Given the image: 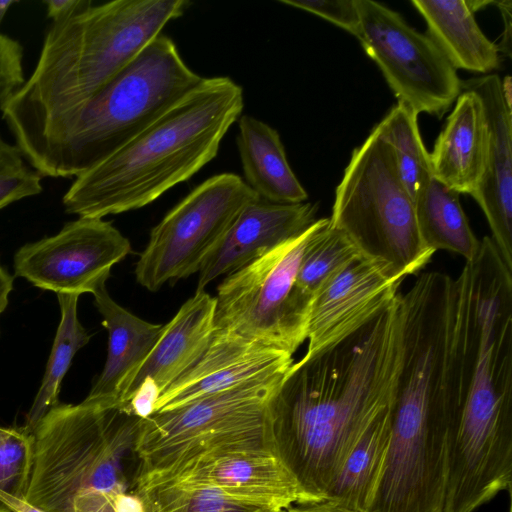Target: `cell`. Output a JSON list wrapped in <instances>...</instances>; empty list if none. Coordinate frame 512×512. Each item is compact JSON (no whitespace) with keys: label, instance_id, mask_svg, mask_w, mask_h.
Wrapping results in <instances>:
<instances>
[{"label":"cell","instance_id":"obj_1","mask_svg":"<svg viewBox=\"0 0 512 512\" xmlns=\"http://www.w3.org/2000/svg\"><path fill=\"white\" fill-rule=\"evenodd\" d=\"M398 295L354 333L304 354L270 399V450L294 479L300 503L325 499L362 432L391 402L400 354Z\"/></svg>","mask_w":512,"mask_h":512},{"label":"cell","instance_id":"obj_2","mask_svg":"<svg viewBox=\"0 0 512 512\" xmlns=\"http://www.w3.org/2000/svg\"><path fill=\"white\" fill-rule=\"evenodd\" d=\"M189 4L185 0L92 2L53 22L33 71L0 107L15 145L22 146L89 101Z\"/></svg>","mask_w":512,"mask_h":512},{"label":"cell","instance_id":"obj_3","mask_svg":"<svg viewBox=\"0 0 512 512\" xmlns=\"http://www.w3.org/2000/svg\"><path fill=\"white\" fill-rule=\"evenodd\" d=\"M243 107V89L231 78H202L137 136L74 178L62 198L65 212L104 218L152 203L216 156Z\"/></svg>","mask_w":512,"mask_h":512},{"label":"cell","instance_id":"obj_4","mask_svg":"<svg viewBox=\"0 0 512 512\" xmlns=\"http://www.w3.org/2000/svg\"><path fill=\"white\" fill-rule=\"evenodd\" d=\"M202 80L160 34L81 107L18 147L42 177L76 178L108 158Z\"/></svg>","mask_w":512,"mask_h":512},{"label":"cell","instance_id":"obj_5","mask_svg":"<svg viewBox=\"0 0 512 512\" xmlns=\"http://www.w3.org/2000/svg\"><path fill=\"white\" fill-rule=\"evenodd\" d=\"M459 385L449 350L406 342L390 405L391 431L370 512H444L450 429Z\"/></svg>","mask_w":512,"mask_h":512},{"label":"cell","instance_id":"obj_6","mask_svg":"<svg viewBox=\"0 0 512 512\" xmlns=\"http://www.w3.org/2000/svg\"><path fill=\"white\" fill-rule=\"evenodd\" d=\"M140 418L105 401L57 404L32 431L24 500L44 512H72L75 497L127 492L125 464L136 456Z\"/></svg>","mask_w":512,"mask_h":512},{"label":"cell","instance_id":"obj_7","mask_svg":"<svg viewBox=\"0 0 512 512\" xmlns=\"http://www.w3.org/2000/svg\"><path fill=\"white\" fill-rule=\"evenodd\" d=\"M329 222L363 257L382 264L401 282L421 271L435 254L421 238L414 200L377 125L352 152Z\"/></svg>","mask_w":512,"mask_h":512},{"label":"cell","instance_id":"obj_8","mask_svg":"<svg viewBox=\"0 0 512 512\" xmlns=\"http://www.w3.org/2000/svg\"><path fill=\"white\" fill-rule=\"evenodd\" d=\"M285 374L251 380L142 419L135 443L138 462L132 488L207 455L272 453L268 407Z\"/></svg>","mask_w":512,"mask_h":512},{"label":"cell","instance_id":"obj_9","mask_svg":"<svg viewBox=\"0 0 512 512\" xmlns=\"http://www.w3.org/2000/svg\"><path fill=\"white\" fill-rule=\"evenodd\" d=\"M317 220L224 278L215 297L214 330L234 332L291 355L298 350L307 339L312 298L298 288L296 277Z\"/></svg>","mask_w":512,"mask_h":512},{"label":"cell","instance_id":"obj_10","mask_svg":"<svg viewBox=\"0 0 512 512\" xmlns=\"http://www.w3.org/2000/svg\"><path fill=\"white\" fill-rule=\"evenodd\" d=\"M258 197L233 173L201 183L151 230L136 263L137 282L156 292L198 273L242 209Z\"/></svg>","mask_w":512,"mask_h":512},{"label":"cell","instance_id":"obj_11","mask_svg":"<svg viewBox=\"0 0 512 512\" xmlns=\"http://www.w3.org/2000/svg\"><path fill=\"white\" fill-rule=\"evenodd\" d=\"M357 35L365 53L378 65L398 102L417 115L441 118L462 91L456 69L427 35L400 14L372 0H356Z\"/></svg>","mask_w":512,"mask_h":512},{"label":"cell","instance_id":"obj_12","mask_svg":"<svg viewBox=\"0 0 512 512\" xmlns=\"http://www.w3.org/2000/svg\"><path fill=\"white\" fill-rule=\"evenodd\" d=\"M130 252L129 240L111 222L78 217L57 234L20 247L14 272L56 294H93Z\"/></svg>","mask_w":512,"mask_h":512},{"label":"cell","instance_id":"obj_13","mask_svg":"<svg viewBox=\"0 0 512 512\" xmlns=\"http://www.w3.org/2000/svg\"><path fill=\"white\" fill-rule=\"evenodd\" d=\"M401 283L376 261L363 256L353 260L313 296L305 354L354 333L395 300Z\"/></svg>","mask_w":512,"mask_h":512},{"label":"cell","instance_id":"obj_14","mask_svg":"<svg viewBox=\"0 0 512 512\" xmlns=\"http://www.w3.org/2000/svg\"><path fill=\"white\" fill-rule=\"evenodd\" d=\"M292 356L237 333L214 330L202 356L160 395L155 413L251 380L285 374L294 363Z\"/></svg>","mask_w":512,"mask_h":512},{"label":"cell","instance_id":"obj_15","mask_svg":"<svg viewBox=\"0 0 512 512\" xmlns=\"http://www.w3.org/2000/svg\"><path fill=\"white\" fill-rule=\"evenodd\" d=\"M168 483L207 485L240 499L282 509L301 502L294 479L269 452L200 457L134 486L133 492Z\"/></svg>","mask_w":512,"mask_h":512},{"label":"cell","instance_id":"obj_16","mask_svg":"<svg viewBox=\"0 0 512 512\" xmlns=\"http://www.w3.org/2000/svg\"><path fill=\"white\" fill-rule=\"evenodd\" d=\"M310 202L280 204L260 197L247 204L198 271L196 291L306 231L317 219Z\"/></svg>","mask_w":512,"mask_h":512},{"label":"cell","instance_id":"obj_17","mask_svg":"<svg viewBox=\"0 0 512 512\" xmlns=\"http://www.w3.org/2000/svg\"><path fill=\"white\" fill-rule=\"evenodd\" d=\"M481 98L488 127L484 174L472 195L482 209L504 264L512 271V114L501 91V78L487 74L462 83Z\"/></svg>","mask_w":512,"mask_h":512},{"label":"cell","instance_id":"obj_18","mask_svg":"<svg viewBox=\"0 0 512 512\" xmlns=\"http://www.w3.org/2000/svg\"><path fill=\"white\" fill-rule=\"evenodd\" d=\"M488 127L479 95L464 89L429 152L433 176L449 189L472 196L484 174Z\"/></svg>","mask_w":512,"mask_h":512},{"label":"cell","instance_id":"obj_19","mask_svg":"<svg viewBox=\"0 0 512 512\" xmlns=\"http://www.w3.org/2000/svg\"><path fill=\"white\" fill-rule=\"evenodd\" d=\"M215 297L196 291L165 325L124 394L119 409L145 379H151L161 394L204 353L214 333Z\"/></svg>","mask_w":512,"mask_h":512},{"label":"cell","instance_id":"obj_20","mask_svg":"<svg viewBox=\"0 0 512 512\" xmlns=\"http://www.w3.org/2000/svg\"><path fill=\"white\" fill-rule=\"evenodd\" d=\"M93 296L108 332V351L104 368L86 398L119 408L131 381L158 341L163 325L147 322L120 306L111 298L106 285Z\"/></svg>","mask_w":512,"mask_h":512},{"label":"cell","instance_id":"obj_21","mask_svg":"<svg viewBox=\"0 0 512 512\" xmlns=\"http://www.w3.org/2000/svg\"><path fill=\"white\" fill-rule=\"evenodd\" d=\"M427 24V35L457 70L489 73L498 69V45L478 26L465 0H413Z\"/></svg>","mask_w":512,"mask_h":512},{"label":"cell","instance_id":"obj_22","mask_svg":"<svg viewBox=\"0 0 512 512\" xmlns=\"http://www.w3.org/2000/svg\"><path fill=\"white\" fill-rule=\"evenodd\" d=\"M237 147L246 183L262 199L293 204L308 198L286 157L278 132L250 115L239 118Z\"/></svg>","mask_w":512,"mask_h":512},{"label":"cell","instance_id":"obj_23","mask_svg":"<svg viewBox=\"0 0 512 512\" xmlns=\"http://www.w3.org/2000/svg\"><path fill=\"white\" fill-rule=\"evenodd\" d=\"M390 405L391 402L362 432L324 500L335 501L356 512H370L389 447Z\"/></svg>","mask_w":512,"mask_h":512},{"label":"cell","instance_id":"obj_24","mask_svg":"<svg viewBox=\"0 0 512 512\" xmlns=\"http://www.w3.org/2000/svg\"><path fill=\"white\" fill-rule=\"evenodd\" d=\"M459 195L432 174L414 197L415 213L421 238L429 248L457 253L470 262L479 253L481 241L469 225Z\"/></svg>","mask_w":512,"mask_h":512},{"label":"cell","instance_id":"obj_25","mask_svg":"<svg viewBox=\"0 0 512 512\" xmlns=\"http://www.w3.org/2000/svg\"><path fill=\"white\" fill-rule=\"evenodd\" d=\"M61 311L51 353L45 373L31 408L26 414L24 431L31 434L40 420L55 405L61 382L78 350L84 347L91 335L82 326L77 315L78 295L57 294Z\"/></svg>","mask_w":512,"mask_h":512},{"label":"cell","instance_id":"obj_26","mask_svg":"<svg viewBox=\"0 0 512 512\" xmlns=\"http://www.w3.org/2000/svg\"><path fill=\"white\" fill-rule=\"evenodd\" d=\"M133 493L141 498L144 512H286L202 484L168 483Z\"/></svg>","mask_w":512,"mask_h":512},{"label":"cell","instance_id":"obj_27","mask_svg":"<svg viewBox=\"0 0 512 512\" xmlns=\"http://www.w3.org/2000/svg\"><path fill=\"white\" fill-rule=\"evenodd\" d=\"M417 117L411 108L398 102L377 124L392 149L399 178L413 200L432 175L430 155L421 139Z\"/></svg>","mask_w":512,"mask_h":512},{"label":"cell","instance_id":"obj_28","mask_svg":"<svg viewBox=\"0 0 512 512\" xmlns=\"http://www.w3.org/2000/svg\"><path fill=\"white\" fill-rule=\"evenodd\" d=\"M362 256L354 243L331 227L329 218L317 220L296 277L298 288L313 296L343 268Z\"/></svg>","mask_w":512,"mask_h":512},{"label":"cell","instance_id":"obj_29","mask_svg":"<svg viewBox=\"0 0 512 512\" xmlns=\"http://www.w3.org/2000/svg\"><path fill=\"white\" fill-rule=\"evenodd\" d=\"M32 436L0 426V491L24 499L32 467Z\"/></svg>","mask_w":512,"mask_h":512},{"label":"cell","instance_id":"obj_30","mask_svg":"<svg viewBox=\"0 0 512 512\" xmlns=\"http://www.w3.org/2000/svg\"><path fill=\"white\" fill-rule=\"evenodd\" d=\"M42 176L0 135V210L43 191Z\"/></svg>","mask_w":512,"mask_h":512},{"label":"cell","instance_id":"obj_31","mask_svg":"<svg viewBox=\"0 0 512 512\" xmlns=\"http://www.w3.org/2000/svg\"><path fill=\"white\" fill-rule=\"evenodd\" d=\"M292 6L317 15L357 37L360 17L356 0H280Z\"/></svg>","mask_w":512,"mask_h":512},{"label":"cell","instance_id":"obj_32","mask_svg":"<svg viewBox=\"0 0 512 512\" xmlns=\"http://www.w3.org/2000/svg\"><path fill=\"white\" fill-rule=\"evenodd\" d=\"M23 60L20 42L0 33V107L25 81Z\"/></svg>","mask_w":512,"mask_h":512},{"label":"cell","instance_id":"obj_33","mask_svg":"<svg viewBox=\"0 0 512 512\" xmlns=\"http://www.w3.org/2000/svg\"><path fill=\"white\" fill-rule=\"evenodd\" d=\"M160 395L161 391L158 386L151 379L145 378L120 409L140 419H147L155 413Z\"/></svg>","mask_w":512,"mask_h":512},{"label":"cell","instance_id":"obj_34","mask_svg":"<svg viewBox=\"0 0 512 512\" xmlns=\"http://www.w3.org/2000/svg\"><path fill=\"white\" fill-rule=\"evenodd\" d=\"M114 496L97 490L83 492L75 497L72 512H116Z\"/></svg>","mask_w":512,"mask_h":512},{"label":"cell","instance_id":"obj_35","mask_svg":"<svg viewBox=\"0 0 512 512\" xmlns=\"http://www.w3.org/2000/svg\"><path fill=\"white\" fill-rule=\"evenodd\" d=\"M46 16L52 23L64 20L85 8L91 0H45Z\"/></svg>","mask_w":512,"mask_h":512},{"label":"cell","instance_id":"obj_36","mask_svg":"<svg viewBox=\"0 0 512 512\" xmlns=\"http://www.w3.org/2000/svg\"><path fill=\"white\" fill-rule=\"evenodd\" d=\"M285 510L286 512H356L332 500L294 503Z\"/></svg>","mask_w":512,"mask_h":512},{"label":"cell","instance_id":"obj_37","mask_svg":"<svg viewBox=\"0 0 512 512\" xmlns=\"http://www.w3.org/2000/svg\"><path fill=\"white\" fill-rule=\"evenodd\" d=\"M494 4L499 8L502 18L504 20V31L503 37L501 40L500 46H498L499 51L507 53L510 55V46H511V1H494Z\"/></svg>","mask_w":512,"mask_h":512},{"label":"cell","instance_id":"obj_38","mask_svg":"<svg viewBox=\"0 0 512 512\" xmlns=\"http://www.w3.org/2000/svg\"><path fill=\"white\" fill-rule=\"evenodd\" d=\"M113 501L116 512H144L141 498L133 492L117 494Z\"/></svg>","mask_w":512,"mask_h":512},{"label":"cell","instance_id":"obj_39","mask_svg":"<svg viewBox=\"0 0 512 512\" xmlns=\"http://www.w3.org/2000/svg\"><path fill=\"white\" fill-rule=\"evenodd\" d=\"M0 512H44L24 499L0 491Z\"/></svg>","mask_w":512,"mask_h":512},{"label":"cell","instance_id":"obj_40","mask_svg":"<svg viewBox=\"0 0 512 512\" xmlns=\"http://www.w3.org/2000/svg\"><path fill=\"white\" fill-rule=\"evenodd\" d=\"M13 289V277L2 267L0 263V314L8 305V297Z\"/></svg>","mask_w":512,"mask_h":512},{"label":"cell","instance_id":"obj_41","mask_svg":"<svg viewBox=\"0 0 512 512\" xmlns=\"http://www.w3.org/2000/svg\"><path fill=\"white\" fill-rule=\"evenodd\" d=\"M511 78L510 76H506L503 79H501V91L503 98L508 106L509 109L511 108Z\"/></svg>","mask_w":512,"mask_h":512},{"label":"cell","instance_id":"obj_42","mask_svg":"<svg viewBox=\"0 0 512 512\" xmlns=\"http://www.w3.org/2000/svg\"><path fill=\"white\" fill-rule=\"evenodd\" d=\"M467 6L469 7V9L474 13L476 12L477 10L479 9H482L484 8L485 6L487 5H490V4H494V1H484V0H465Z\"/></svg>","mask_w":512,"mask_h":512},{"label":"cell","instance_id":"obj_43","mask_svg":"<svg viewBox=\"0 0 512 512\" xmlns=\"http://www.w3.org/2000/svg\"><path fill=\"white\" fill-rule=\"evenodd\" d=\"M16 3H18L17 0H0V25L8 10Z\"/></svg>","mask_w":512,"mask_h":512}]
</instances>
